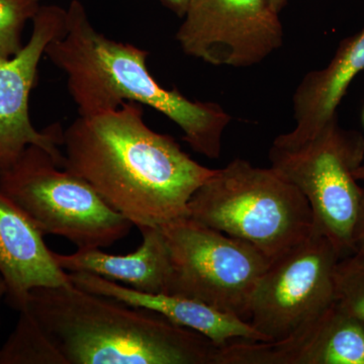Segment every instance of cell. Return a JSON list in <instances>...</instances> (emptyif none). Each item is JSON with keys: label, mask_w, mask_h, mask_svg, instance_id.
<instances>
[{"label": "cell", "mask_w": 364, "mask_h": 364, "mask_svg": "<svg viewBox=\"0 0 364 364\" xmlns=\"http://www.w3.org/2000/svg\"><path fill=\"white\" fill-rule=\"evenodd\" d=\"M62 168L85 179L136 226L160 227L188 217L196 189L215 173L171 136L144 121L142 105L80 117L64 130Z\"/></svg>", "instance_id": "6da1fadb"}, {"label": "cell", "mask_w": 364, "mask_h": 364, "mask_svg": "<svg viewBox=\"0 0 364 364\" xmlns=\"http://www.w3.org/2000/svg\"><path fill=\"white\" fill-rule=\"evenodd\" d=\"M45 56L66 74L79 116L136 102L168 117L195 152L210 159L221 156L231 116L215 102L191 100L176 88L163 87L148 69L149 53L95 30L80 0H71L66 32L47 46Z\"/></svg>", "instance_id": "7a4b0ae2"}, {"label": "cell", "mask_w": 364, "mask_h": 364, "mask_svg": "<svg viewBox=\"0 0 364 364\" xmlns=\"http://www.w3.org/2000/svg\"><path fill=\"white\" fill-rule=\"evenodd\" d=\"M26 310L65 364H215L219 347L147 309L68 284L38 287Z\"/></svg>", "instance_id": "3957f363"}, {"label": "cell", "mask_w": 364, "mask_h": 364, "mask_svg": "<svg viewBox=\"0 0 364 364\" xmlns=\"http://www.w3.org/2000/svg\"><path fill=\"white\" fill-rule=\"evenodd\" d=\"M188 210L196 221L247 242L272 260L314 232L312 210L301 191L272 167L240 158L215 169Z\"/></svg>", "instance_id": "277c9868"}, {"label": "cell", "mask_w": 364, "mask_h": 364, "mask_svg": "<svg viewBox=\"0 0 364 364\" xmlns=\"http://www.w3.org/2000/svg\"><path fill=\"white\" fill-rule=\"evenodd\" d=\"M31 145L0 174V193L44 235L61 236L78 249L107 248L130 234L132 224L90 183Z\"/></svg>", "instance_id": "5b68a950"}, {"label": "cell", "mask_w": 364, "mask_h": 364, "mask_svg": "<svg viewBox=\"0 0 364 364\" xmlns=\"http://www.w3.org/2000/svg\"><path fill=\"white\" fill-rule=\"evenodd\" d=\"M269 160L270 167L308 200L314 232L329 239L341 258L354 254L364 203V189L355 177L363 164L364 136L341 128L336 117L299 147L272 146Z\"/></svg>", "instance_id": "8992f818"}, {"label": "cell", "mask_w": 364, "mask_h": 364, "mask_svg": "<svg viewBox=\"0 0 364 364\" xmlns=\"http://www.w3.org/2000/svg\"><path fill=\"white\" fill-rule=\"evenodd\" d=\"M159 228L171 263L166 294L196 299L248 321L254 289L272 260L247 242L189 215Z\"/></svg>", "instance_id": "52a82bcc"}, {"label": "cell", "mask_w": 364, "mask_h": 364, "mask_svg": "<svg viewBox=\"0 0 364 364\" xmlns=\"http://www.w3.org/2000/svg\"><path fill=\"white\" fill-rule=\"evenodd\" d=\"M340 259L329 239L313 232L272 261L249 306L248 322L263 341L286 338L336 304L335 272Z\"/></svg>", "instance_id": "ba28073f"}, {"label": "cell", "mask_w": 364, "mask_h": 364, "mask_svg": "<svg viewBox=\"0 0 364 364\" xmlns=\"http://www.w3.org/2000/svg\"><path fill=\"white\" fill-rule=\"evenodd\" d=\"M176 33L182 51L215 66L260 63L284 44L268 0H191Z\"/></svg>", "instance_id": "9c48e42d"}, {"label": "cell", "mask_w": 364, "mask_h": 364, "mask_svg": "<svg viewBox=\"0 0 364 364\" xmlns=\"http://www.w3.org/2000/svg\"><path fill=\"white\" fill-rule=\"evenodd\" d=\"M67 28V9L42 6L33 20L30 40L11 58L0 57V174L16 162L26 147L39 146L63 167L64 130L59 124L42 131L30 117V97L39 77V66L46 48L62 37Z\"/></svg>", "instance_id": "30bf717a"}, {"label": "cell", "mask_w": 364, "mask_h": 364, "mask_svg": "<svg viewBox=\"0 0 364 364\" xmlns=\"http://www.w3.org/2000/svg\"><path fill=\"white\" fill-rule=\"evenodd\" d=\"M215 364H364V325L336 301L286 338L219 347Z\"/></svg>", "instance_id": "8fae6325"}, {"label": "cell", "mask_w": 364, "mask_h": 364, "mask_svg": "<svg viewBox=\"0 0 364 364\" xmlns=\"http://www.w3.org/2000/svg\"><path fill=\"white\" fill-rule=\"evenodd\" d=\"M44 236L16 203L0 193V275L6 282L7 304L18 312L33 289L71 284L69 273L59 267Z\"/></svg>", "instance_id": "7c38bea8"}, {"label": "cell", "mask_w": 364, "mask_h": 364, "mask_svg": "<svg viewBox=\"0 0 364 364\" xmlns=\"http://www.w3.org/2000/svg\"><path fill=\"white\" fill-rule=\"evenodd\" d=\"M72 284L124 305L147 309L170 322L200 333L218 347L235 339L263 341L248 321L222 312L196 299L166 294H148L90 272H68Z\"/></svg>", "instance_id": "4fadbf2b"}, {"label": "cell", "mask_w": 364, "mask_h": 364, "mask_svg": "<svg viewBox=\"0 0 364 364\" xmlns=\"http://www.w3.org/2000/svg\"><path fill=\"white\" fill-rule=\"evenodd\" d=\"M364 70V28L342 41L326 68L309 72L294 91L296 127L272 146L293 149L313 139L337 117L336 109L352 80Z\"/></svg>", "instance_id": "5bb4252c"}, {"label": "cell", "mask_w": 364, "mask_h": 364, "mask_svg": "<svg viewBox=\"0 0 364 364\" xmlns=\"http://www.w3.org/2000/svg\"><path fill=\"white\" fill-rule=\"evenodd\" d=\"M142 243L126 255L105 253L102 249H78L64 255L55 253V259L66 272H90L112 282H123L136 291L167 294L171 263L166 241L159 227L139 228Z\"/></svg>", "instance_id": "9a60e30c"}, {"label": "cell", "mask_w": 364, "mask_h": 364, "mask_svg": "<svg viewBox=\"0 0 364 364\" xmlns=\"http://www.w3.org/2000/svg\"><path fill=\"white\" fill-rule=\"evenodd\" d=\"M0 364H65L39 323L26 310L0 348Z\"/></svg>", "instance_id": "2e32d148"}, {"label": "cell", "mask_w": 364, "mask_h": 364, "mask_svg": "<svg viewBox=\"0 0 364 364\" xmlns=\"http://www.w3.org/2000/svg\"><path fill=\"white\" fill-rule=\"evenodd\" d=\"M42 6L40 0H0V57L11 58L23 49V33Z\"/></svg>", "instance_id": "e0dca14e"}, {"label": "cell", "mask_w": 364, "mask_h": 364, "mask_svg": "<svg viewBox=\"0 0 364 364\" xmlns=\"http://www.w3.org/2000/svg\"><path fill=\"white\" fill-rule=\"evenodd\" d=\"M336 301L364 325V258L351 254L341 258L335 272Z\"/></svg>", "instance_id": "ac0fdd59"}, {"label": "cell", "mask_w": 364, "mask_h": 364, "mask_svg": "<svg viewBox=\"0 0 364 364\" xmlns=\"http://www.w3.org/2000/svg\"><path fill=\"white\" fill-rule=\"evenodd\" d=\"M354 254H358V255L364 258V203L360 219L358 222V230H356Z\"/></svg>", "instance_id": "d6986e66"}, {"label": "cell", "mask_w": 364, "mask_h": 364, "mask_svg": "<svg viewBox=\"0 0 364 364\" xmlns=\"http://www.w3.org/2000/svg\"><path fill=\"white\" fill-rule=\"evenodd\" d=\"M160 1L162 2L163 6H166L172 13L182 18L188 11L191 0H160Z\"/></svg>", "instance_id": "ffe728a7"}, {"label": "cell", "mask_w": 364, "mask_h": 364, "mask_svg": "<svg viewBox=\"0 0 364 364\" xmlns=\"http://www.w3.org/2000/svg\"><path fill=\"white\" fill-rule=\"evenodd\" d=\"M268 1H269L270 6H272L273 11L275 13L279 14L284 9V6H287L289 0H268Z\"/></svg>", "instance_id": "44dd1931"}, {"label": "cell", "mask_w": 364, "mask_h": 364, "mask_svg": "<svg viewBox=\"0 0 364 364\" xmlns=\"http://www.w3.org/2000/svg\"><path fill=\"white\" fill-rule=\"evenodd\" d=\"M6 286L1 275H0V304L4 299H6Z\"/></svg>", "instance_id": "7402d4cb"}, {"label": "cell", "mask_w": 364, "mask_h": 364, "mask_svg": "<svg viewBox=\"0 0 364 364\" xmlns=\"http://www.w3.org/2000/svg\"><path fill=\"white\" fill-rule=\"evenodd\" d=\"M355 177L358 181H364V164H361L360 166L356 169Z\"/></svg>", "instance_id": "603a6c76"}, {"label": "cell", "mask_w": 364, "mask_h": 364, "mask_svg": "<svg viewBox=\"0 0 364 364\" xmlns=\"http://www.w3.org/2000/svg\"><path fill=\"white\" fill-rule=\"evenodd\" d=\"M363 123H364V112H363Z\"/></svg>", "instance_id": "cb8c5ba5"}]
</instances>
